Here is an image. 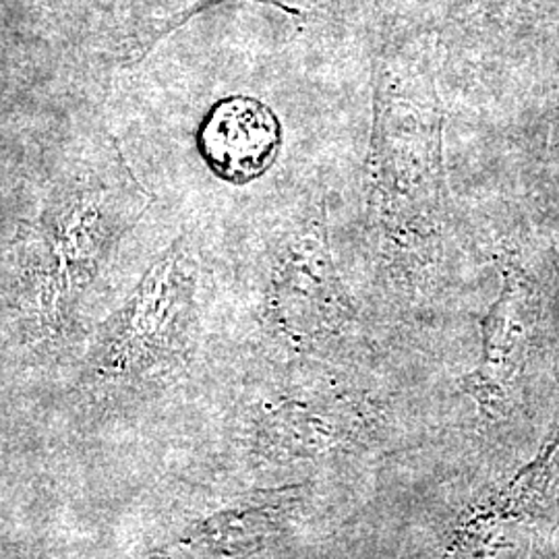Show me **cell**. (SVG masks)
Returning a JSON list of instances; mask_svg holds the SVG:
<instances>
[{"instance_id": "cell-1", "label": "cell", "mask_w": 559, "mask_h": 559, "mask_svg": "<svg viewBox=\"0 0 559 559\" xmlns=\"http://www.w3.org/2000/svg\"><path fill=\"white\" fill-rule=\"evenodd\" d=\"M119 191L98 177L60 189L40 218L21 228L17 258L55 295L92 278L127 228Z\"/></svg>"}, {"instance_id": "cell-2", "label": "cell", "mask_w": 559, "mask_h": 559, "mask_svg": "<svg viewBox=\"0 0 559 559\" xmlns=\"http://www.w3.org/2000/svg\"><path fill=\"white\" fill-rule=\"evenodd\" d=\"M200 150L203 160L221 179H258L278 154V120L253 98H226L203 120Z\"/></svg>"}]
</instances>
